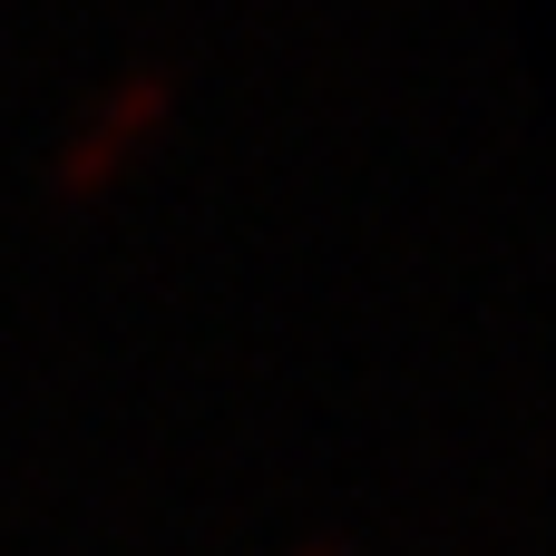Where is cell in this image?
Listing matches in <instances>:
<instances>
[{"instance_id":"cell-2","label":"cell","mask_w":556,"mask_h":556,"mask_svg":"<svg viewBox=\"0 0 556 556\" xmlns=\"http://www.w3.org/2000/svg\"><path fill=\"white\" fill-rule=\"evenodd\" d=\"M303 556H342V547H303Z\"/></svg>"},{"instance_id":"cell-1","label":"cell","mask_w":556,"mask_h":556,"mask_svg":"<svg viewBox=\"0 0 556 556\" xmlns=\"http://www.w3.org/2000/svg\"><path fill=\"white\" fill-rule=\"evenodd\" d=\"M166 108H176V68H137V78H117V98H108V108H88V117H78V137L59 147V195H68V205L108 195V186H117V166L166 127Z\"/></svg>"}]
</instances>
